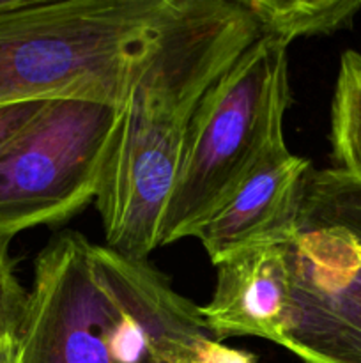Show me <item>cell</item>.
I'll use <instances>...</instances> for the list:
<instances>
[{
    "label": "cell",
    "instance_id": "cell-1",
    "mask_svg": "<svg viewBox=\"0 0 361 363\" xmlns=\"http://www.w3.org/2000/svg\"><path fill=\"white\" fill-rule=\"evenodd\" d=\"M265 32L237 0H176L131 67L96 197L106 247L147 259L184 147L212 85Z\"/></svg>",
    "mask_w": 361,
    "mask_h": 363
},
{
    "label": "cell",
    "instance_id": "cell-2",
    "mask_svg": "<svg viewBox=\"0 0 361 363\" xmlns=\"http://www.w3.org/2000/svg\"><path fill=\"white\" fill-rule=\"evenodd\" d=\"M211 337L147 259L66 230L35 259L18 363H195Z\"/></svg>",
    "mask_w": 361,
    "mask_h": 363
},
{
    "label": "cell",
    "instance_id": "cell-3",
    "mask_svg": "<svg viewBox=\"0 0 361 363\" xmlns=\"http://www.w3.org/2000/svg\"><path fill=\"white\" fill-rule=\"evenodd\" d=\"M287 45L265 30L212 85L191 126L165 208L159 247L195 236L283 137L292 101Z\"/></svg>",
    "mask_w": 361,
    "mask_h": 363
},
{
    "label": "cell",
    "instance_id": "cell-4",
    "mask_svg": "<svg viewBox=\"0 0 361 363\" xmlns=\"http://www.w3.org/2000/svg\"><path fill=\"white\" fill-rule=\"evenodd\" d=\"M120 108L91 98L50 99L0 149V233L64 222L98 197Z\"/></svg>",
    "mask_w": 361,
    "mask_h": 363
},
{
    "label": "cell",
    "instance_id": "cell-5",
    "mask_svg": "<svg viewBox=\"0 0 361 363\" xmlns=\"http://www.w3.org/2000/svg\"><path fill=\"white\" fill-rule=\"evenodd\" d=\"M287 257L290 307L280 346L304 363H361V243L299 213Z\"/></svg>",
    "mask_w": 361,
    "mask_h": 363
},
{
    "label": "cell",
    "instance_id": "cell-6",
    "mask_svg": "<svg viewBox=\"0 0 361 363\" xmlns=\"http://www.w3.org/2000/svg\"><path fill=\"white\" fill-rule=\"evenodd\" d=\"M310 172V160L290 152L285 138L268 147L232 199L195 233L212 264L244 248L289 240Z\"/></svg>",
    "mask_w": 361,
    "mask_h": 363
},
{
    "label": "cell",
    "instance_id": "cell-7",
    "mask_svg": "<svg viewBox=\"0 0 361 363\" xmlns=\"http://www.w3.org/2000/svg\"><path fill=\"white\" fill-rule=\"evenodd\" d=\"M290 307L287 241L244 248L216 264L211 301L200 308L218 340L258 337L282 342Z\"/></svg>",
    "mask_w": 361,
    "mask_h": 363
},
{
    "label": "cell",
    "instance_id": "cell-8",
    "mask_svg": "<svg viewBox=\"0 0 361 363\" xmlns=\"http://www.w3.org/2000/svg\"><path fill=\"white\" fill-rule=\"evenodd\" d=\"M264 28L287 45L299 38L328 35L347 28L361 11V0H237Z\"/></svg>",
    "mask_w": 361,
    "mask_h": 363
},
{
    "label": "cell",
    "instance_id": "cell-9",
    "mask_svg": "<svg viewBox=\"0 0 361 363\" xmlns=\"http://www.w3.org/2000/svg\"><path fill=\"white\" fill-rule=\"evenodd\" d=\"M331 140L335 169L361 183V52L340 57L331 101Z\"/></svg>",
    "mask_w": 361,
    "mask_h": 363
},
{
    "label": "cell",
    "instance_id": "cell-10",
    "mask_svg": "<svg viewBox=\"0 0 361 363\" xmlns=\"http://www.w3.org/2000/svg\"><path fill=\"white\" fill-rule=\"evenodd\" d=\"M299 213L345 230L361 243V183L338 169H311Z\"/></svg>",
    "mask_w": 361,
    "mask_h": 363
},
{
    "label": "cell",
    "instance_id": "cell-11",
    "mask_svg": "<svg viewBox=\"0 0 361 363\" xmlns=\"http://www.w3.org/2000/svg\"><path fill=\"white\" fill-rule=\"evenodd\" d=\"M11 240L0 233V340L20 335L28 307V291L18 280L9 254Z\"/></svg>",
    "mask_w": 361,
    "mask_h": 363
},
{
    "label": "cell",
    "instance_id": "cell-12",
    "mask_svg": "<svg viewBox=\"0 0 361 363\" xmlns=\"http://www.w3.org/2000/svg\"><path fill=\"white\" fill-rule=\"evenodd\" d=\"M50 99H30L0 105V149L6 147L46 105Z\"/></svg>",
    "mask_w": 361,
    "mask_h": 363
},
{
    "label": "cell",
    "instance_id": "cell-13",
    "mask_svg": "<svg viewBox=\"0 0 361 363\" xmlns=\"http://www.w3.org/2000/svg\"><path fill=\"white\" fill-rule=\"evenodd\" d=\"M195 363H257V358H255V354L248 353V351L230 347L223 340L211 337L202 346Z\"/></svg>",
    "mask_w": 361,
    "mask_h": 363
},
{
    "label": "cell",
    "instance_id": "cell-14",
    "mask_svg": "<svg viewBox=\"0 0 361 363\" xmlns=\"http://www.w3.org/2000/svg\"><path fill=\"white\" fill-rule=\"evenodd\" d=\"M0 363H18V337L0 340Z\"/></svg>",
    "mask_w": 361,
    "mask_h": 363
},
{
    "label": "cell",
    "instance_id": "cell-15",
    "mask_svg": "<svg viewBox=\"0 0 361 363\" xmlns=\"http://www.w3.org/2000/svg\"><path fill=\"white\" fill-rule=\"evenodd\" d=\"M59 2V0H0V13L14 9H23V7L42 6V4Z\"/></svg>",
    "mask_w": 361,
    "mask_h": 363
}]
</instances>
